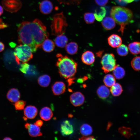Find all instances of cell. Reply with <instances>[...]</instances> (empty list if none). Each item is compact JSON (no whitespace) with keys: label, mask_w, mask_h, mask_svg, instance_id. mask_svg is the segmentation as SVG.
<instances>
[{"label":"cell","mask_w":140,"mask_h":140,"mask_svg":"<svg viewBox=\"0 0 140 140\" xmlns=\"http://www.w3.org/2000/svg\"><path fill=\"white\" fill-rule=\"evenodd\" d=\"M32 50L29 45L21 44L16 46L13 52L15 60L17 64L20 62H26L33 58Z\"/></svg>","instance_id":"4"},{"label":"cell","mask_w":140,"mask_h":140,"mask_svg":"<svg viewBox=\"0 0 140 140\" xmlns=\"http://www.w3.org/2000/svg\"><path fill=\"white\" fill-rule=\"evenodd\" d=\"M110 15L115 22L120 26L118 30L123 35L125 26L131 23L133 18V13L129 9L121 6H114L111 9Z\"/></svg>","instance_id":"3"},{"label":"cell","mask_w":140,"mask_h":140,"mask_svg":"<svg viewBox=\"0 0 140 140\" xmlns=\"http://www.w3.org/2000/svg\"><path fill=\"white\" fill-rule=\"evenodd\" d=\"M53 9V6L50 1L45 0L42 1L39 5V9L41 12L44 14L50 13Z\"/></svg>","instance_id":"11"},{"label":"cell","mask_w":140,"mask_h":140,"mask_svg":"<svg viewBox=\"0 0 140 140\" xmlns=\"http://www.w3.org/2000/svg\"><path fill=\"white\" fill-rule=\"evenodd\" d=\"M80 140H95L93 136H89L88 137L83 136L79 139Z\"/></svg>","instance_id":"36"},{"label":"cell","mask_w":140,"mask_h":140,"mask_svg":"<svg viewBox=\"0 0 140 140\" xmlns=\"http://www.w3.org/2000/svg\"><path fill=\"white\" fill-rule=\"evenodd\" d=\"M110 90L112 95L115 96L120 95L123 91L121 86L117 83H115L111 86Z\"/></svg>","instance_id":"25"},{"label":"cell","mask_w":140,"mask_h":140,"mask_svg":"<svg viewBox=\"0 0 140 140\" xmlns=\"http://www.w3.org/2000/svg\"><path fill=\"white\" fill-rule=\"evenodd\" d=\"M30 65L26 62L23 63L20 65L19 70L24 74H26L28 71Z\"/></svg>","instance_id":"34"},{"label":"cell","mask_w":140,"mask_h":140,"mask_svg":"<svg viewBox=\"0 0 140 140\" xmlns=\"http://www.w3.org/2000/svg\"><path fill=\"white\" fill-rule=\"evenodd\" d=\"M37 113V109L35 106H27L24 110L25 116L30 119L34 118L36 116Z\"/></svg>","instance_id":"14"},{"label":"cell","mask_w":140,"mask_h":140,"mask_svg":"<svg viewBox=\"0 0 140 140\" xmlns=\"http://www.w3.org/2000/svg\"><path fill=\"white\" fill-rule=\"evenodd\" d=\"M110 93L109 89L104 85L100 86L97 91L98 96L102 99H105L107 98L109 96Z\"/></svg>","instance_id":"19"},{"label":"cell","mask_w":140,"mask_h":140,"mask_svg":"<svg viewBox=\"0 0 140 140\" xmlns=\"http://www.w3.org/2000/svg\"><path fill=\"white\" fill-rule=\"evenodd\" d=\"M113 71L114 76L117 79H121L125 75V72L124 69L118 65H117Z\"/></svg>","instance_id":"21"},{"label":"cell","mask_w":140,"mask_h":140,"mask_svg":"<svg viewBox=\"0 0 140 140\" xmlns=\"http://www.w3.org/2000/svg\"><path fill=\"white\" fill-rule=\"evenodd\" d=\"M56 65L60 76L65 79L73 77L76 72L77 64L72 59L60 54L57 55Z\"/></svg>","instance_id":"2"},{"label":"cell","mask_w":140,"mask_h":140,"mask_svg":"<svg viewBox=\"0 0 140 140\" xmlns=\"http://www.w3.org/2000/svg\"><path fill=\"white\" fill-rule=\"evenodd\" d=\"M25 101L22 100H18L15 103V107L17 110H20L23 109L26 105Z\"/></svg>","instance_id":"33"},{"label":"cell","mask_w":140,"mask_h":140,"mask_svg":"<svg viewBox=\"0 0 140 140\" xmlns=\"http://www.w3.org/2000/svg\"><path fill=\"white\" fill-rule=\"evenodd\" d=\"M117 47V52L119 55L121 56H125L128 54V49L126 45L121 44Z\"/></svg>","instance_id":"29"},{"label":"cell","mask_w":140,"mask_h":140,"mask_svg":"<svg viewBox=\"0 0 140 140\" xmlns=\"http://www.w3.org/2000/svg\"><path fill=\"white\" fill-rule=\"evenodd\" d=\"M40 115L41 119L45 121H47L50 120L52 117L53 113L50 108L45 107L41 109Z\"/></svg>","instance_id":"16"},{"label":"cell","mask_w":140,"mask_h":140,"mask_svg":"<svg viewBox=\"0 0 140 140\" xmlns=\"http://www.w3.org/2000/svg\"><path fill=\"white\" fill-rule=\"evenodd\" d=\"M4 45L0 41V52L2 51L4 49Z\"/></svg>","instance_id":"38"},{"label":"cell","mask_w":140,"mask_h":140,"mask_svg":"<svg viewBox=\"0 0 140 140\" xmlns=\"http://www.w3.org/2000/svg\"><path fill=\"white\" fill-rule=\"evenodd\" d=\"M102 69L105 73L113 71L117 65L114 55L106 53L102 57L101 61Z\"/></svg>","instance_id":"5"},{"label":"cell","mask_w":140,"mask_h":140,"mask_svg":"<svg viewBox=\"0 0 140 140\" xmlns=\"http://www.w3.org/2000/svg\"><path fill=\"white\" fill-rule=\"evenodd\" d=\"M29 135L33 137L40 136L42 134L40 131L39 127L34 124H30L27 129Z\"/></svg>","instance_id":"17"},{"label":"cell","mask_w":140,"mask_h":140,"mask_svg":"<svg viewBox=\"0 0 140 140\" xmlns=\"http://www.w3.org/2000/svg\"><path fill=\"white\" fill-rule=\"evenodd\" d=\"M65 49L68 53L71 55H73L77 52L78 46L76 43L71 42L66 45Z\"/></svg>","instance_id":"22"},{"label":"cell","mask_w":140,"mask_h":140,"mask_svg":"<svg viewBox=\"0 0 140 140\" xmlns=\"http://www.w3.org/2000/svg\"><path fill=\"white\" fill-rule=\"evenodd\" d=\"M128 48L130 52L135 55L140 53V42L136 41L130 43Z\"/></svg>","instance_id":"24"},{"label":"cell","mask_w":140,"mask_h":140,"mask_svg":"<svg viewBox=\"0 0 140 140\" xmlns=\"http://www.w3.org/2000/svg\"><path fill=\"white\" fill-rule=\"evenodd\" d=\"M80 131L82 135L87 136L92 134L93 130L90 125L87 124H84L81 127Z\"/></svg>","instance_id":"27"},{"label":"cell","mask_w":140,"mask_h":140,"mask_svg":"<svg viewBox=\"0 0 140 140\" xmlns=\"http://www.w3.org/2000/svg\"><path fill=\"white\" fill-rule=\"evenodd\" d=\"M68 41L67 37L62 34L58 35L55 39V43L58 47L63 48L65 47Z\"/></svg>","instance_id":"20"},{"label":"cell","mask_w":140,"mask_h":140,"mask_svg":"<svg viewBox=\"0 0 140 140\" xmlns=\"http://www.w3.org/2000/svg\"><path fill=\"white\" fill-rule=\"evenodd\" d=\"M65 84L61 81L56 82L52 86V92L55 95H59L63 94L65 92Z\"/></svg>","instance_id":"10"},{"label":"cell","mask_w":140,"mask_h":140,"mask_svg":"<svg viewBox=\"0 0 140 140\" xmlns=\"http://www.w3.org/2000/svg\"><path fill=\"white\" fill-rule=\"evenodd\" d=\"M112 125V123L110 122H109L107 125L106 129L107 130H108L109 129L110 127Z\"/></svg>","instance_id":"42"},{"label":"cell","mask_w":140,"mask_h":140,"mask_svg":"<svg viewBox=\"0 0 140 140\" xmlns=\"http://www.w3.org/2000/svg\"><path fill=\"white\" fill-rule=\"evenodd\" d=\"M12 139L11 138H9V137H5V138H4V139H3V140H12Z\"/></svg>","instance_id":"45"},{"label":"cell","mask_w":140,"mask_h":140,"mask_svg":"<svg viewBox=\"0 0 140 140\" xmlns=\"http://www.w3.org/2000/svg\"><path fill=\"white\" fill-rule=\"evenodd\" d=\"M51 81L50 77L46 74H44L40 76L38 80L39 85L43 87H46L49 85Z\"/></svg>","instance_id":"23"},{"label":"cell","mask_w":140,"mask_h":140,"mask_svg":"<svg viewBox=\"0 0 140 140\" xmlns=\"http://www.w3.org/2000/svg\"><path fill=\"white\" fill-rule=\"evenodd\" d=\"M61 132L63 135H68L72 134L73 131L72 125L69 121H64L61 125Z\"/></svg>","instance_id":"13"},{"label":"cell","mask_w":140,"mask_h":140,"mask_svg":"<svg viewBox=\"0 0 140 140\" xmlns=\"http://www.w3.org/2000/svg\"><path fill=\"white\" fill-rule=\"evenodd\" d=\"M106 10L103 7H101L97 10H96L94 15L96 19L98 21L103 20L106 14Z\"/></svg>","instance_id":"26"},{"label":"cell","mask_w":140,"mask_h":140,"mask_svg":"<svg viewBox=\"0 0 140 140\" xmlns=\"http://www.w3.org/2000/svg\"><path fill=\"white\" fill-rule=\"evenodd\" d=\"M130 128L124 127H122L118 129L119 132L127 138H129L131 135Z\"/></svg>","instance_id":"31"},{"label":"cell","mask_w":140,"mask_h":140,"mask_svg":"<svg viewBox=\"0 0 140 140\" xmlns=\"http://www.w3.org/2000/svg\"><path fill=\"white\" fill-rule=\"evenodd\" d=\"M87 79V77H85L83 78L79 79L78 80V82L79 83H82L85 80Z\"/></svg>","instance_id":"39"},{"label":"cell","mask_w":140,"mask_h":140,"mask_svg":"<svg viewBox=\"0 0 140 140\" xmlns=\"http://www.w3.org/2000/svg\"><path fill=\"white\" fill-rule=\"evenodd\" d=\"M81 59L82 62L85 64L90 65L93 64L95 60L94 53L90 51H87L82 54Z\"/></svg>","instance_id":"8"},{"label":"cell","mask_w":140,"mask_h":140,"mask_svg":"<svg viewBox=\"0 0 140 140\" xmlns=\"http://www.w3.org/2000/svg\"><path fill=\"white\" fill-rule=\"evenodd\" d=\"M102 24L105 29L109 30L113 29L115 27V22L112 17H107L102 20Z\"/></svg>","instance_id":"15"},{"label":"cell","mask_w":140,"mask_h":140,"mask_svg":"<svg viewBox=\"0 0 140 140\" xmlns=\"http://www.w3.org/2000/svg\"><path fill=\"white\" fill-rule=\"evenodd\" d=\"M95 1L96 3L98 5L103 6L107 3L108 0H95Z\"/></svg>","instance_id":"35"},{"label":"cell","mask_w":140,"mask_h":140,"mask_svg":"<svg viewBox=\"0 0 140 140\" xmlns=\"http://www.w3.org/2000/svg\"><path fill=\"white\" fill-rule=\"evenodd\" d=\"M34 124L38 126L41 127L42 126L43 124V122L41 120H39L36 121V122L34 123Z\"/></svg>","instance_id":"37"},{"label":"cell","mask_w":140,"mask_h":140,"mask_svg":"<svg viewBox=\"0 0 140 140\" xmlns=\"http://www.w3.org/2000/svg\"><path fill=\"white\" fill-rule=\"evenodd\" d=\"M70 99L72 105L75 107H77L83 104L85 101V97L81 92H76L71 95Z\"/></svg>","instance_id":"7"},{"label":"cell","mask_w":140,"mask_h":140,"mask_svg":"<svg viewBox=\"0 0 140 140\" xmlns=\"http://www.w3.org/2000/svg\"><path fill=\"white\" fill-rule=\"evenodd\" d=\"M20 93L18 90L15 88H12L8 92L6 97L8 100L12 103H15L20 97Z\"/></svg>","instance_id":"9"},{"label":"cell","mask_w":140,"mask_h":140,"mask_svg":"<svg viewBox=\"0 0 140 140\" xmlns=\"http://www.w3.org/2000/svg\"><path fill=\"white\" fill-rule=\"evenodd\" d=\"M85 20L87 24L93 23L95 20V17L93 13L87 12L85 13L84 16Z\"/></svg>","instance_id":"32"},{"label":"cell","mask_w":140,"mask_h":140,"mask_svg":"<svg viewBox=\"0 0 140 140\" xmlns=\"http://www.w3.org/2000/svg\"><path fill=\"white\" fill-rule=\"evenodd\" d=\"M0 20V29L5 27V24Z\"/></svg>","instance_id":"41"},{"label":"cell","mask_w":140,"mask_h":140,"mask_svg":"<svg viewBox=\"0 0 140 140\" xmlns=\"http://www.w3.org/2000/svg\"><path fill=\"white\" fill-rule=\"evenodd\" d=\"M18 27V43L29 46L33 52L40 48L43 42L49 36L45 26L37 19L31 22H23Z\"/></svg>","instance_id":"1"},{"label":"cell","mask_w":140,"mask_h":140,"mask_svg":"<svg viewBox=\"0 0 140 140\" xmlns=\"http://www.w3.org/2000/svg\"><path fill=\"white\" fill-rule=\"evenodd\" d=\"M109 44L112 47H117L122 44V40L118 35L113 34L110 36L108 39Z\"/></svg>","instance_id":"12"},{"label":"cell","mask_w":140,"mask_h":140,"mask_svg":"<svg viewBox=\"0 0 140 140\" xmlns=\"http://www.w3.org/2000/svg\"><path fill=\"white\" fill-rule=\"evenodd\" d=\"M23 118L24 120L25 121H26L27 120V118L25 116L23 117Z\"/></svg>","instance_id":"47"},{"label":"cell","mask_w":140,"mask_h":140,"mask_svg":"<svg viewBox=\"0 0 140 140\" xmlns=\"http://www.w3.org/2000/svg\"><path fill=\"white\" fill-rule=\"evenodd\" d=\"M41 46L44 51L47 52H50L53 50L55 45L52 40L47 38L43 42Z\"/></svg>","instance_id":"18"},{"label":"cell","mask_w":140,"mask_h":140,"mask_svg":"<svg viewBox=\"0 0 140 140\" xmlns=\"http://www.w3.org/2000/svg\"><path fill=\"white\" fill-rule=\"evenodd\" d=\"M119 1H122L125 3H130L133 2L134 0H119Z\"/></svg>","instance_id":"40"},{"label":"cell","mask_w":140,"mask_h":140,"mask_svg":"<svg viewBox=\"0 0 140 140\" xmlns=\"http://www.w3.org/2000/svg\"><path fill=\"white\" fill-rule=\"evenodd\" d=\"M2 4L6 10L11 12L17 11L21 6L19 0H3Z\"/></svg>","instance_id":"6"},{"label":"cell","mask_w":140,"mask_h":140,"mask_svg":"<svg viewBox=\"0 0 140 140\" xmlns=\"http://www.w3.org/2000/svg\"><path fill=\"white\" fill-rule=\"evenodd\" d=\"M102 53V51H99L97 53V56L100 57L101 56Z\"/></svg>","instance_id":"44"},{"label":"cell","mask_w":140,"mask_h":140,"mask_svg":"<svg viewBox=\"0 0 140 140\" xmlns=\"http://www.w3.org/2000/svg\"><path fill=\"white\" fill-rule=\"evenodd\" d=\"M3 12V9L2 7L0 5V16L2 15Z\"/></svg>","instance_id":"43"},{"label":"cell","mask_w":140,"mask_h":140,"mask_svg":"<svg viewBox=\"0 0 140 140\" xmlns=\"http://www.w3.org/2000/svg\"><path fill=\"white\" fill-rule=\"evenodd\" d=\"M68 117L69 118H72L73 117V115L71 114H68Z\"/></svg>","instance_id":"46"},{"label":"cell","mask_w":140,"mask_h":140,"mask_svg":"<svg viewBox=\"0 0 140 140\" xmlns=\"http://www.w3.org/2000/svg\"><path fill=\"white\" fill-rule=\"evenodd\" d=\"M115 77L112 75L108 74L106 75L103 79V82L105 85L110 87L115 83Z\"/></svg>","instance_id":"28"},{"label":"cell","mask_w":140,"mask_h":140,"mask_svg":"<svg viewBox=\"0 0 140 140\" xmlns=\"http://www.w3.org/2000/svg\"><path fill=\"white\" fill-rule=\"evenodd\" d=\"M131 66L135 70H140V57L137 56L134 57L131 62Z\"/></svg>","instance_id":"30"}]
</instances>
